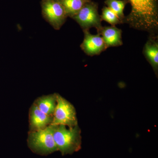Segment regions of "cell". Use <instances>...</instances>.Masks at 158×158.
Masks as SVG:
<instances>
[{
	"label": "cell",
	"mask_w": 158,
	"mask_h": 158,
	"mask_svg": "<svg viewBox=\"0 0 158 158\" xmlns=\"http://www.w3.org/2000/svg\"><path fill=\"white\" fill-rule=\"evenodd\" d=\"M131 11L123 23L154 35L158 29V0H127Z\"/></svg>",
	"instance_id": "cell-1"
},
{
	"label": "cell",
	"mask_w": 158,
	"mask_h": 158,
	"mask_svg": "<svg viewBox=\"0 0 158 158\" xmlns=\"http://www.w3.org/2000/svg\"><path fill=\"white\" fill-rule=\"evenodd\" d=\"M66 127L55 125L53 133L58 151L63 156L73 154L81 148V131L78 125L68 128Z\"/></svg>",
	"instance_id": "cell-2"
},
{
	"label": "cell",
	"mask_w": 158,
	"mask_h": 158,
	"mask_svg": "<svg viewBox=\"0 0 158 158\" xmlns=\"http://www.w3.org/2000/svg\"><path fill=\"white\" fill-rule=\"evenodd\" d=\"M55 125L51 124L44 129L29 131L27 145L32 152L47 156L58 151L53 137Z\"/></svg>",
	"instance_id": "cell-3"
},
{
	"label": "cell",
	"mask_w": 158,
	"mask_h": 158,
	"mask_svg": "<svg viewBox=\"0 0 158 158\" xmlns=\"http://www.w3.org/2000/svg\"><path fill=\"white\" fill-rule=\"evenodd\" d=\"M72 19L79 24L83 31L95 28L99 33L102 28L101 17L98 13V5L91 0L86 3Z\"/></svg>",
	"instance_id": "cell-4"
},
{
	"label": "cell",
	"mask_w": 158,
	"mask_h": 158,
	"mask_svg": "<svg viewBox=\"0 0 158 158\" xmlns=\"http://www.w3.org/2000/svg\"><path fill=\"white\" fill-rule=\"evenodd\" d=\"M52 124L70 127L78 125L76 110L73 105L57 93V105Z\"/></svg>",
	"instance_id": "cell-5"
},
{
	"label": "cell",
	"mask_w": 158,
	"mask_h": 158,
	"mask_svg": "<svg viewBox=\"0 0 158 158\" xmlns=\"http://www.w3.org/2000/svg\"><path fill=\"white\" fill-rule=\"evenodd\" d=\"M43 17L55 30L62 27L68 17L59 0H41Z\"/></svg>",
	"instance_id": "cell-6"
},
{
	"label": "cell",
	"mask_w": 158,
	"mask_h": 158,
	"mask_svg": "<svg viewBox=\"0 0 158 158\" xmlns=\"http://www.w3.org/2000/svg\"><path fill=\"white\" fill-rule=\"evenodd\" d=\"M84 40L81 44L82 50L89 56L98 55L107 48L102 37L99 34L93 35L89 30H84Z\"/></svg>",
	"instance_id": "cell-7"
},
{
	"label": "cell",
	"mask_w": 158,
	"mask_h": 158,
	"mask_svg": "<svg viewBox=\"0 0 158 158\" xmlns=\"http://www.w3.org/2000/svg\"><path fill=\"white\" fill-rule=\"evenodd\" d=\"M53 119V116L43 113L33 104L29 110V131H35L45 128L52 124Z\"/></svg>",
	"instance_id": "cell-8"
},
{
	"label": "cell",
	"mask_w": 158,
	"mask_h": 158,
	"mask_svg": "<svg viewBox=\"0 0 158 158\" xmlns=\"http://www.w3.org/2000/svg\"><path fill=\"white\" fill-rule=\"evenodd\" d=\"M98 34L101 35L107 48L123 44L121 30L115 26L102 27Z\"/></svg>",
	"instance_id": "cell-9"
},
{
	"label": "cell",
	"mask_w": 158,
	"mask_h": 158,
	"mask_svg": "<svg viewBox=\"0 0 158 158\" xmlns=\"http://www.w3.org/2000/svg\"><path fill=\"white\" fill-rule=\"evenodd\" d=\"M33 104L43 113L53 117L57 105V93L40 97L35 99Z\"/></svg>",
	"instance_id": "cell-10"
},
{
	"label": "cell",
	"mask_w": 158,
	"mask_h": 158,
	"mask_svg": "<svg viewBox=\"0 0 158 158\" xmlns=\"http://www.w3.org/2000/svg\"><path fill=\"white\" fill-rule=\"evenodd\" d=\"M144 53L156 74L158 70V43L156 37L152 36L144 46Z\"/></svg>",
	"instance_id": "cell-11"
},
{
	"label": "cell",
	"mask_w": 158,
	"mask_h": 158,
	"mask_svg": "<svg viewBox=\"0 0 158 158\" xmlns=\"http://www.w3.org/2000/svg\"><path fill=\"white\" fill-rule=\"evenodd\" d=\"M91 0H59L65 9L68 17L71 18L76 15L86 3Z\"/></svg>",
	"instance_id": "cell-12"
},
{
	"label": "cell",
	"mask_w": 158,
	"mask_h": 158,
	"mask_svg": "<svg viewBox=\"0 0 158 158\" xmlns=\"http://www.w3.org/2000/svg\"><path fill=\"white\" fill-rule=\"evenodd\" d=\"M127 0H106L105 4L117 15L123 23L125 18L123 11L127 4Z\"/></svg>",
	"instance_id": "cell-13"
},
{
	"label": "cell",
	"mask_w": 158,
	"mask_h": 158,
	"mask_svg": "<svg viewBox=\"0 0 158 158\" xmlns=\"http://www.w3.org/2000/svg\"><path fill=\"white\" fill-rule=\"evenodd\" d=\"M102 20L105 21L112 26L122 23L121 21L117 15L111 9L105 6L102 9V14L101 15Z\"/></svg>",
	"instance_id": "cell-14"
}]
</instances>
